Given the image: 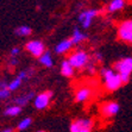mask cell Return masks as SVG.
Listing matches in <instances>:
<instances>
[{
    "label": "cell",
    "mask_w": 132,
    "mask_h": 132,
    "mask_svg": "<svg viewBox=\"0 0 132 132\" xmlns=\"http://www.w3.org/2000/svg\"><path fill=\"white\" fill-rule=\"evenodd\" d=\"M68 60L75 69H81V68H86L87 63L89 62V56L87 55V52L77 50V51H74Z\"/></svg>",
    "instance_id": "3957f363"
},
{
    "label": "cell",
    "mask_w": 132,
    "mask_h": 132,
    "mask_svg": "<svg viewBox=\"0 0 132 132\" xmlns=\"http://www.w3.org/2000/svg\"><path fill=\"white\" fill-rule=\"evenodd\" d=\"M90 96V89L87 87H81L80 89H77L75 93V101L76 102H85L87 101Z\"/></svg>",
    "instance_id": "30bf717a"
},
{
    "label": "cell",
    "mask_w": 132,
    "mask_h": 132,
    "mask_svg": "<svg viewBox=\"0 0 132 132\" xmlns=\"http://www.w3.org/2000/svg\"><path fill=\"white\" fill-rule=\"evenodd\" d=\"M4 131H5V132H12L13 130H12V129H5Z\"/></svg>",
    "instance_id": "4316f807"
},
{
    "label": "cell",
    "mask_w": 132,
    "mask_h": 132,
    "mask_svg": "<svg viewBox=\"0 0 132 132\" xmlns=\"http://www.w3.org/2000/svg\"><path fill=\"white\" fill-rule=\"evenodd\" d=\"M9 65L11 68H14L15 65H18V60L15 56H11V59L9 60Z\"/></svg>",
    "instance_id": "7402d4cb"
},
{
    "label": "cell",
    "mask_w": 132,
    "mask_h": 132,
    "mask_svg": "<svg viewBox=\"0 0 132 132\" xmlns=\"http://www.w3.org/2000/svg\"><path fill=\"white\" fill-rule=\"evenodd\" d=\"M93 59H94V61L95 62H101L102 59H104V56H102V54H100V52H94Z\"/></svg>",
    "instance_id": "cb8c5ba5"
},
{
    "label": "cell",
    "mask_w": 132,
    "mask_h": 132,
    "mask_svg": "<svg viewBox=\"0 0 132 132\" xmlns=\"http://www.w3.org/2000/svg\"><path fill=\"white\" fill-rule=\"evenodd\" d=\"M22 81H23L22 79H19V77L17 76L14 80H12L11 82L9 83V85H7V87L10 88V90H11V92H13V90H17V89L20 87V85H22Z\"/></svg>",
    "instance_id": "d6986e66"
},
{
    "label": "cell",
    "mask_w": 132,
    "mask_h": 132,
    "mask_svg": "<svg viewBox=\"0 0 132 132\" xmlns=\"http://www.w3.org/2000/svg\"><path fill=\"white\" fill-rule=\"evenodd\" d=\"M32 98H35V93L34 92L24 93V94H22V95L17 96V98L14 99V102L17 105H19L20 107H23V106H25V105L28 104V102L30 101Z\"/></svg>",
    "instance_id": "7c38bea8"
},
{
    "label": "cell",
    "mask_w": 132,
    "mask_h": 132,
    "mask_svg": "<svg viewBox=\"0 0 132 132\" xmlns=\"http://www.w3.org/2000/svg\"><path fill=\"white\" fill-rule=\"evenodd\" d=\"M52 98V92L51 90H46L38 94L37 96H35L34 105L37 110H44L45 107H48L50 104V100Z\"/></svg>",
    "instance_id": "8992f818"
},
{
    "label": "cell",
    "mask_w": 132,
    "mask_h": 132,
    "mask_svg": "<svg viewBox=\"0 0 132 132\" xmlns=\"http://www.w3.org/2000/svg\"><path fill=\"white\" fill-rule=\"evenodd\" d=\"M19 51H20V49L17 48V46H14V48L11 50V56H17L19 54Z\"/></svg>",
    "instance_id": "d4e9b609"
},
{
    "label": "cell",
    "mask_w": 132,
    "mask_h": 132,
    "mask_svg": "<svg viewBox=\"0 0 132 132\" xmlns=\"http://www.w3.org/2000/svg\"><path fill=\"white\" fill-rule=\"evenodd\" d=\"M119 112V105L117 102H106L101 106V113L104 117L106 118H111V117H114L116 114Z\"/></svg>",
    "instance_id": "9c48e42d"
},
{
    "label": "cell",
    "mask_w": 132,
    "mask_h": 132,
    "mask_svg": "<svg viewBox=\"0 0 132 132\" xmlns=\"http://www.w3.org/2000/svg\"><path fill=\"white\" fill-rule=\"evenodd\" d=\"M113 69L120 75L124 83L130 80V75L132 73V57H126L124 60L116 62L113 65Z\"/></svg>",
    "instance_id": "7a4b0ae2"
},
{
    "label": "cell",
    "mask_w": 132,
    "mask_h": 132,
    "mask_svg": "<svg viewBox=\"0 0 132 132\" xmlns=\"http://www.w3.org/2000/svg\"><path fill=\"white\" fill-rule=\"evenodd\" d=\"M25 49L28 50L34 57H39L45 51V46L40 40H30V42L25 44Z\"/></svg>",
    "instance_id": "52a82bcc"
},
{
    "label": "cell",
    "mask_w": 132,
    "mask_h": 132,
    "mask_svg": "<svg viewBox=\"0 0 132 132\" xmlns=\"http://www.w3.org/2000/svg\"><path fill=\"white\" fill-rule=\"evenodd\" d=\"M10 95H11V90H10L9 87L0 88V100H6L10 98Z\"/></svg>",
    "instance_id": "44dd1931"
},
{
    "label": "cell",
    "mask_w": 132,
    "mask_h": 132,
    "mask_svg": "<svg viewBox=\"0 0 132 132\" xmlns=\"http://www.w3.org/2000/svg\"><path fill=\"white\" fill-rule=\"evenodd\" d=\"M74 69H75V68L71 65V63L69 62V60H65V61L62 62V64H61V73H62V75H63V76H65V77L73 76Z\"/></svg>",
    "instance_id": "4fadbf2b"
},
{
    "label": "cell",
    "mask_w": 132,
    "mask_h": 132,
    "mask_svg": "<svg viewBox=\"0 0 132 132\" xmlns=\"http://www.w3.org/2000/svg\"><path fill=\"white\" fill-rule=\"evenodd\" d=\"M86 69H87V71H88L89 74L95 73V67H94V64H93V62H88V63H87Z\"/></svg>",
    "instance_id": "603a6c76"
},
{
    "label": "cell",
    "mask_w": 132,
    "mask_h": 132,
    "mask_svg": "<svg viewBox=\"0 0 132 132\" xmlns=\"http://www.w3.org/2000/svg\"><path fill=\"white\" fill-rule=\"evenodd\" d=\"M99 13L98 10H87V11H83L79 14V20H80L81 25H82L83 29H88L92 24V19L94 17H96Z\"/></svg>",
    "instance_id": "ba28073f"
},
{
    "label": "cell",
    "mask_w": 132,
    "mask_h": 132,
    "mask_svg": "<svg viewBox=\"0 0 132 132\" xmlns=\"http://www.w3.org/2000/svg\"><path fill=\"white\" fill-rule=\"evenodd\" d=\"M20 112H22V107H20L19 105L15 104V105H13V106L7 107L6 110H5V112H4V114L7 116V117H15V116H18Z\"/></svg>",
    "instance_id": "2e32d148"
},
{
    "label": "cell",
    "mask_w": 132,
    "mask_h": 132,
    "mask_svg": "<svg viewBox=\"0 0 132 132\" xmlns=\"http://www.w3.org/2000/svg\"><path fill=\"white\" fill-rule=\"evenodd\" d=\"M30 125H31V119H30V118H25V119H23L22 121L18 124L17 130L23 131V130H26L28 127H30Z\"/></svg>",
    "instance_id": "ffe728a7"
},
{
    "label": "cell",
    "mask_w": 132,
    "mask_h": 132,
    "mask_svg": "<svg viewBox=\"0 0 132 132\" xmlns=\"http://www.w3.org/2000/svg\"><path fill=\"white\" fill-rule=\"evenodd\" d=\"M87 38V36L85 34H82L79 29H75L74 30V32H73V36H71V38L70 39L73 40V43L74 44H79V43H81V42H83V40Z\"/></svg>",
    "instance_id": "e0dca14e"
},
{
    "label": "cell",
    "mask_w": 132,
    "mask_h": 132,
    "mask_svg": "<svg viewBox=\"0 0 132 132\" xmlns=\"http://www.w3.org/2000/svg\"><path fill=\"white\" fill-rule=\"evenodd\" d=\"M39 59V63L42 65H44V67L46 68H51L52 67V57H51V54H50L49 51H44L42 55L38 57Z\"/></svg>",
    "instance_id": "9a60e30c"
},
{
    "label": "cell",
    "mask_w": 132,
    "mask_h": 132,
    "mask_svg": "<svg viewBox=\"0 0 132 132\" xmlns=\"http://www.w3.org/2000/svg\"><path fill=\"white\" fill-rule=\"evenodd\" d=\"M15 35H18L20 37H26L31 35V29L29 26H19L15 29Z\"/></svg>",
    "instance_id": "ac0fdd59"
},
{
    "label": "cell",
    "mask_w": 132,
    "mask_h": 132,
    "mask_svg": "<svg viewBox=\"0 0 132 132\" xmlns=\"http://www.w3.org/2000/svg\"><path fill=\"white\" fill-rule=\"evenodd\" d=\"M130 24H131V26H132V20H130Z\"/></svg>",
    "instance_id": "83f0119b"
},
{
    "label": "cell",
    "mask_w": 132,
    "mask_h": 132,
    "mask_svg": "<svg viewBox=\"0 0 132 132\" xmlns=\"http://www.w3.org/2000/svg\"><path fill=\"white\" fill-rule=\"evenodd\" d=\"M118 36H119L120 40L132 44V26L130 24V20L120 24L119 29H118Z\"/></svg>",
    "instance_id": "5b68a950"
},
{
    "label": "cell",
    "mask_w": 132,
    "mask_h": 132,
    "mask_svg": "<svg viewBox=\"0 0 132 132\" xmlns=\"http://www.w3.org/2000/svg\"><path fill=\"white\" fill-rule=\"evenodd\" d=\"M101 76L102 80L105 81V87L107 90L112 92V90H117L121 85H123V80L118 73L114 71V69H110V68H102L101 69Z\"/></svg>",
    "instance_id": "6da1fadb"
},
{
    "label": "cell",
    "mask_w": 132,
    "mask_h": 132,
    "mask_svg": "<svg viewBox=\"0 0 132 132\" xmlns=\"http://www.w3.org/2000/svg\"><path fill=\"white\" fill-rule=\"evenodd\" d=\"M93 126H94V123H93L92 119L81 118V119L74 120L70 124L69 130L71 132H89L93 129Z\"/></svg>",
    "instance_id": "277c9868"
},
{
    "label": "cell",
    "mask_w": 132,
    "mask_h": 132,
    "mask_svg": "<svg viewBox=\"0 0 132 132\" xmlns=\"http://www.w3.org/2000/svg\"><path fill=\"white\" fill-rule=\"evenodd\" d=\"M7 85L9 83H6L4 80H0V88H5V87H7Z\"/></svg>",
    "instance_id": "484cf974"
},
{
    "label": "cell",
    "mask_w": 132,
    "mask_h": 132,
    "mask_svg": "<svg viewBox=\"0 0 132 132\" xmlns=\"http://www.w3.org/2000/svg\"><path fill=\"white\" fill-rule=\"evenodd\" d=\"M125 6V0H112L107 6V12L113 13L121 10Z\"/></svg>",
    "instance_id": "5bb4252c"
},
{
    "label": "cell",
    "mask_w": 132,
    "mask_h": 132,
    "mask_svg": "<svg viewBox=\"0 0 132 132\" xmlns=\"http://www.w3.org/2000/svg\"><path fill=\"white\" fill-rule=\"evenodd\" d=\"M73 45H74V43L70 38L69 39H64L56 45L55 51H56V54H65V52H68L73 48Z\"/></svg>",
    "instance_id": "8fae6325"
}]
</instances>
